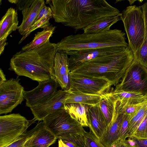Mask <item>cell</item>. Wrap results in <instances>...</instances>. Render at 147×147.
<instances>
[{
    "label": "cell",
    "instance_id": "12",
    "mask_svg": "<svg viewBox=\"0 0 147 147\" xmlns=\"http://www.w3.org/2000/svg\"><path fill=\"white\" fill-rule=\"evenodd\" d=\"M70 91L57 90L47 100L30 108L34 118L43 121L47 116L57 111L65 109L66 101Z\"/></svg>",
    "mask_w": 147,
    "mask_h": 147
},
{
    "label": "cell",
    "instance_id": "18",
    "mask_svg": "<svg viewBox=\"0 0 147 147\" xmlns=\"http://www.w3.org/2000/svg\"><path fill=\"white\" fill-rule=\"evenodd\" d=\"M18 21L17 11L12 7L8 9L0 21V40L7 38L18 29Z\"/></svg>",
    "mask_w": 147,
    "mask_h": 147
},
{
    "label": "cell",
    "instance_id": "3",
    "mask_svg": "<svg viewBox=\"0 0 147 147\" xmlns=\"http://www.w3.org/2000/svg\"><path fill=\"white\" fill-rule=\"evenodd\" d=\"M134 59L133 53L128 45L123 52L85 62L70 72L83 76L105 78L116 86L119 83Z\"/></svg>",
    "mask_w": 147,
    "mask_h": 147
},
{
    "label": "cell",
    "instance_id": "24",
    "mask_svg": "<svg viewBox=\"0 0 147 147\" xmlns=\"http://www.w3.org/2000/svg\"><path fill=\"white\" fill-rule=\"evenodd\" d=\"M117 104V101L110 91L105 94L98 105L107 125L111 121L116 113Z\"/></svg>",
    "mask_w": 147,
    "mask_h": 147
},
{
    "label": "cell",
    "instance_id": "2",
    "mask_svg": "<svg viewBox=\"0 0 147 147\" xmlns=\"http://www.w3.org/2000/svg\"><path fill=\"white\" fill-rule=\"evenodd\" d=\"M58 51L56 44L49 41L35 49L21 50L11 58L9 69L38 82L46 81L53 78L54 59Z\"/></svg>",
    "mask_w": 147,
    "mask_h": 147
},
{
    "label": "cell",
    "instance_id": "8",
    "mask_svg": "<svg viewBox=\"0 0 147 147\" xmlns=\"http://www.w3.org/2000/svg\"><path fill=\"white\" fill-rule=\"evenodd\" d=\"M115 89L147 96V68L134 59Z\"/></svg>",
    "mask_w": 147,
    "mask_h": 147
},
{
    "label": "cell",
    "instance_id": "10",
    "mask_svg": "<svg viewBox=\"0 0 147 147\" xmlns=\"http://www.w3.org/2000/svg\"><path fill=\"white\" fill-rule=\"evenodd\" d=\"M70 75L71 89H75L85 93L103 95L110 92L111 86H114L105 78L83 76L71 73Z\"/></svg>",
    "mask_w": 147,
    "mask_h": 147
},
{
    "label": "cell",
    "instance_id": "11",
    "mask_svg": "<svg viewBox=\"0 0 147 147\" xmlns=\"http://www.w3.org/2000/svg\"><path fill=\"white\" fill-rule=\"evenodd\" d=\"M128 47H113L65 52L69 56L68 61V66L69 70L71 71L85 62L98 57L118 54L123 52Z\"/></svg>",
    "mask_w": 147,
    "mask_h": 147
},
{
    "label": "cell",
    "instance_id": "23",
    "mask_svg": "<svg viewBox=\"0 0 147 147\" xmlns=\"http://www.w3.org/2000/svg\"><path fill=\"white\" fill-rule=\"evenodd\" d=\"M68 55L66 52L60 50H58L55 55L53 63V77L57 82L69 71Z\"/></svg>",
    "mask_w": 147,
    "mask_h": 147
},
{
    "label": "cell",
    "instance_id": "22",
    "mask_svg": "<svg viewBox=\"0 0 147 147\" xmlns=\"http://www.w3.org/2000/svg\"><path fill=\"white\" fill-rule=\"evenodd\" d=\"M121 13L99 19L83 29L86 34H97L110 30L111 26L121 20Z\"/></svg>",
    "mask_w": 147,
    "mask_h": 147
},
{
    "label": "cell",
    "instance_id": "14",
    "mask_svg": "<svg viewBox=\"0 0 147 147\" xmlns=\"http://www.w3.org/2000/svg\"><path fill=\"white\" fill-rule=\"evenodd\" d=\"M124 114L119 113L117 102L116 113L111 121L107 125L100 140L105 147H111L118 140L120 131Z\"/></svg>",
    "mask_w": 147,
    "mask_h": 147
},
{
    "label": "cell",
    "instance_id": "29",
    "mask_svg": "<svg viewBox=\"0 0 147 147\" xmlns=\"http://www.w3.org/2000/svg\"><path fill=\"white\" fill-rule=\"evenodd\" d=\"M44 123L43 121L38 122L34 127L22 135L15 141L6 147H24L25 143L34 136Z\"/></svg>",
    "mask_w": 147,
    "mask_h": 147
},
{
    "label": "cell",
    "instance_id": "5",
    "mask_svg": "<svg viewBox=\"0 0 147 147\" xmlns=\"http://www.w3.org/2000/svg\"><path fill=\"white\" fill-rule=\"evenodd\" d=\"M121 14V20L127 34L128 45L134 55L141 47L144 36L145 21L142 6H128Z\"/></svg>",
    "mask_w": 147,
    "mask_h": 147
},
{
    "label": "cell",
    "instance_id": "39",
    "mask_svg": "<svg viewBox=\"0 0 147 147\" xmlns=\"http://www.w3.org/2000/svg\"><path fill=\"white\" fill-rule=\"evenodd\" d=\"M46 7L45 6L40 11L32 25L36 24L44 16Z\"/></svg>",
    "mask_w": 147,
    "mask_h": 147
},
{
    "label": "cell",
    "instance_id": "25",
    "mask_svg": "<svg viewBox=\"0 0 147 147\" xmlns=\"http://www.w3.org/2000/svg\"><path fill=\"white\" fill-rule=\"evenodd\" d=\"M55 27L50 25L43 28L42 31L38 32L35 34L33 39L29 43L23 47L21 50L26 51L40 47L48 41L55 30Z\"/></svg>",
    "mask_w": 147,
    "mask_h": 147
},
{
    "label": "cell",
    "instance_id": "30",
    "mask_svg": "<svg viewBox=\"0 0 147 147\" xmlns=\"http://www.w3.org/2000/svg\"><path fill=\"white\" fill-rule=\"evenodd\" d=\"M84 145L83 147H105L98 138L90 129L84 136Z\"/></svg>",
    "mask_w": 147,
    "mask_h": 147
},
{
    "label": "cell",
    "instance_id": "21",
    "mask_svg": "<svg viewBox=\"0 0 147 147\" xmlns=\"http://www.w3.org/2000/svg\"><path fill=\"white\" fill-rule=\"evenodd\" d=\"M66 101V104L71 103H80L90 106L98 105L105 94H92L85 93L75 89H71Z\"/></svg>",
    "mask_w": 147,
    "mask_h": 147
},
{
    "label": "cell",
    "instance_id": "17",
    "mask_svg": "<svg viewBox=\"0 0 147 147\" xmlns=\"http://www.w3.org/2000/svg\"><path fill=\"white\" fill-rule=\"evenodd\" d=\"M57 139L55 136L45 126L44 123L36 134L24 143V147H49Z\"/></svg>",
    "mask_w": 147,
    "mask_h": 147
},
{
    "label": "cell",
    "instance_id": "16",
    "mask_svg": "<svg viewBox=\"0 0 147 147\" xmlns=\"http://www.w3.org/2000/svg\"><path fill=\"white\" fill-rule=\"evenodd\" d=\"M88 119L89 129L100 139L107 125L98 105L90 106Z\"/></svg>",
    "mask_w": 147,
    "mask_h": 147
},
{
    "label": "cell",
    "instance_id": "1",
    "mask_svg": "<svg viewBox=\"0 0 147 147\" xmlns=\"http://www.w3.org/2000/svg\"><path fill=\"white\" fill-rule=\"evenodd\" d=\"M46 3L50 6L55 22L76 31L99 19L120 13L105 0H52Z\"/></svg>",
    "mask_w": 147,
    "mask_h": 147
},
{
    "label": "cell",
    "instance_id": "28",
    "mask_svg": "<svg viewBox=\"0 0 147 147\" xmlns=\"http://www.w3.org/2000/svg\"><path fill=\"white\" fill-rule=\"evenodd\" d=\"M63 142L69 147H83L84 145V136L75 133H68L60 136Z\"/></svg>",
    "mask_w": 147,
    "mask_h": 147
},
{
    "label": "cell",
    "instance_id": "13",
    "mask_svg": "<svg viewBox=\"0 0 147 147\" xmlns=\"http://www.w3.org/2000/svg\"><path fill=\"white\" fill-rule=\"evenodd\" d=\"M38 83V85L34 89L29 91L24 90V95L26 100V107L30 108L47 100L57 90L59 86L53 78Z\"/></svg>",
    "mask_w": 147,
    "mask_h": 147
},
{
    "label": "cell",
    "instance_id": "15",
    "mask_svg": "<svg viewBox=\"0 0 147 147\" xmlns=\"http://www.w3.org/2000/svg\"><path fill=\"white\" fill-rule=\"evenodd\" d=\"M45 6L44 0H34L29 8L22 11V20L18 29L20 35L24 36L27 33L40 11Z\"/></svg>",
    "mask_w": 147,
    "mask_h": 147
},
{
    "label": "cell",
    "instance_id": "33",
    "mask_svg": "<svg viewBox=\"0 0 147 147\" xmlns=\"http://www.w3.org/2000/svg\"><path fill=\"white\" fill-rule=\"evenodd\" d=\"M131 136L137 138H147V114Z\"/></svg>",
    "mask_w": 147,
    "mask_h": 147
},
{
    "label": "cell",
    "instance_id": "34",
    "mask_svg": "<svg viewBox=\"0 0 147 147\" xmlns=\"http://www.w3.org/2000/svg\"><path fill=\"white\" fill-rule=\"evenodd\" d=\"M119 134L118 140H125L127 138L129 129V122L131 119L129 115L124 114Z\"/></svg>",
    "mask_w": 147,
    "mask_h": 147
},
{
    "label": "cell",
    "instance_id": "6",
    "mask_svg": "<svg viewBox=\"0 0 147 147\" xmlns=\"http://www.w3.org/2000/svg\"><path fill=\"white\" fill-rule=\"evenodd\" d=\"M28 120L19 113L0 116V147H6L22 135L28 127L36 121Z\"/></svg>",
    "mask_w": 147,
    "mask_h": 147
},
{
    "label": "cell",
    "instance_id": "36",
    "mask_svg": "<svg viewBox=\"0 0 147 147\" xmlns=\"http://www.w3.org/2000/svg\"><path fill=\"white\" fill-rule=\"evenodd\" d=\"M127 140L132 147H147V138H137L133 136Z\"/></svg>",
    "mask_w": 147,
    "mask_h": 147
},
{
    "label": "cell",
    "instance_id": "42",
    "mask_svg": "<svg viewBox=\"0 0 147 147\" xmlns=\"http://www.w3.org/2000/svg\"><path fill=\"white\" fill-rule=\"evenodd\" d=\"M58 147H69L64 143L61 139H59Z\"/></svg>",
    "mask_w": 147,
    "mask_h": 147
},
{
    "label": "cell",
    "instance_id": "43",
    "mask_svg": "<svg viewBox=\"0 0 147 147\" xmlns=\"http://www.w3.org/2000/svg\"><path fill=\"white\" fill-rule=\"evenodd\" d=\"M131 147H132L131 146Z\"/></svg>",
    "mask_w": 147,
    "mask_h": 147
},
{
    "label": "cell",
    "instance_id": "26",
    "mask_svg": "<svg viewBox=\"0 0 147 147\" xmlns=\"http://www.w3.org/2000/svg\"><path fill=\"white\" fill-rule=\"evenodd\" d=\"M143 12L145 24V32L142 45L134 55V59L147 68V2L141 6Z\"/></svg>",
    "mask_w": 147,
    "mask_h": 147
},
{
    "label": "cell",
    "instance_id": "7",
    "mask_svg": "<svg viewBox=\"0 0 147 147\" xmlns=\"http://www.w3.org/2000/svg\"><path fill=\"white\" fill-rule=\"evenodd\" d=\"M43 121L45 127L57 139L66 133H75L84 136L86 132L81 124L73 118L65 109L50 114L44 119Z\"/></svg>",
    "mask_w": 147,
    "mask_h": 147
},
{
    "label": "cell",
    "instance_id": "31",
    "mask_svg": "<svg viewBox=\"0 0 147 147\" xmlns=\"http://www.w3.org/2000/svg\"><path fill=\"white\" fill-rule=\"evenodd\" d=\"M51 17L45 16L42 18L36 24L32 25L30 27L27 33L21 38L18 44H21L30 34L31 32L38 28H43L50 25L49 22L50 19Z\"/></svg>",
    "mask_w": 147,
    "mask_h": 147
},
{
    "label": "cell",
    "instance_id": "19",
    "mask_svg": "<svg viewBox=\"0 0 147 147\" xmlns=\"http://www.w3.org/2000/svg\"><path fill=\"white\" fill-rule=\"evenodd\" d=\"M111 92L118 102L119 109L127 105L142 102L147 99V96L139 92H129L114 89Z\"/></svg>",
    "mask_w": 147,
    "mask_h": 147
},
{
    "label": "cell",
    "instance_id": "38",
    "mask_svg": "<svg viewBox=\"0 0 147 147\" xmlns=\"http://www.w3.org/2000/svg\"><path fill=\"white\" fill-rule=\"evenodd\" d=\"M111 147H131L126 139L118 140L114 143Z\"/></svg>",
    "mask_w": 147,
    "mask_h": 147
},
{
    "label": "cell",
    "instance_id": "27",
    "mask_svg": "<svg viewBox=\"0 0 147 147\" xmlns=\"http://www.w3.org/2000/svg\"><path fill=\"white\" fill-rule=\"evenodd\" d=\"M147 114V102L130 119L127 138L132 136Z\"/></svg>",
    "mask_w": 147,
    "mask_h": 147
},
{
    "label": "cell",
    "instance_id": "32",
    "mask_svg": "<svg viewBox=\"0 0 147 147\" xmlns=\"http://www.w3.org/2000/svg\"><path fill=\"white\" fill-rule=\"evenodd\" d=\"M147 102V99L141 103L128 105L121 109H118L119 112L129 115L131 119Z\"/></svg>",
    "mask_w": 147,
    "mask_h": 147
},
{
    "label": "cell",
    "instance_id": "20",
    "mask_svg": "<svg viewBox=\"0 0 147 147\" xmlns=\"http://www.w3.org/2000/svg\"><path fill=\"white\" fill-rule=\"evenodd\" d=\"M90 106L80 103L66 104L65 110L83 127H89L88 112Z\"/></svg>",
    "mask_w": 147,
    "mask_h": 147
},
{
    "label": "cell",
    "instance_id": "35",
    "mask_svg": "<svg viewBox=\"0 0 147 147\" xmlns=\"http://www.w3.org/2000/svg\"><path fill=\"white\" fill-rule=\"evenodd\" d=\"M57 83L63 90L69 91L71 85L70 71H67Z\"/></svg>",
    "mask_w": 147,
    "mask_h": 147
},
{
    "label": "cell",
    "instance_id": "40",
    "mask_svg": "<svg viewBox=\"0 0 147 147\" xmlns=\"http://www.w3.org/2000/svg\"><path fill=\"white\" fill-rule=\"evenodd\" d=\"M7 38H4L0 40V55L3 53L5 48V46L7 44V43L6 41Z\"/></svg>",
    "mask_w": 147,
    "mask_h": 147
},
{
    "label": "cell",
    "instance_id": "9",
    "mask_svg": "<svg viewBox=\"0 0 147 147\" xmlns=\"http://www.w3.org/2000/svg\"><path fill=\"white\" fill-rule=\"evenodd\" d=\"M19 80L11 78L0 84V114L11 112L23 101L24 90Z\"/></svg>",
    "mask_w": 147,
    "mask_h": 147
},
{
    "label": "cell",
    "instance_id": "37",
    "mask_svg": "<svg viewBox=\"0 0 147 147\" xmlns=\"http://www.w3.org/2000/svg\"><path fill=\"white\" fill-rule=\"evenodd\" d=\"M34 0H8V1L12 3L16 4L18 9L23 11L29 8Z\"/></svg>",
    "mask_w": 147,
    "mask_h": 147
},
{
    "label": "cell",
    "instance_id": "41",
    "mask_svg": "<svg viewBox=\"0 0 147 147\" xmlns=\"http://www.w3.org/2000/svg\"><path fill=\"white\" fill-rule=\"evenodd\" d=\"M5 76L3 70L1 68L0 70V84L6 81Z\"/></svg>",
    "mask_w": 147,
    "mask_h": 147
},
{
    "label": "cell",
    "instance_id": "4",
    "mask_svg": "<svg viewBox=\"0 0 147 147\" xmlns=\"http://www.w3.org/2000/svg\"><path fill=\"white\" fill-rule=\"evenodd\" d=\"M125 33L116 29L97 34L83 33L71 34L56 43L58 50L71 51L94 49L116 46H128Z\"/></svg>",
    "mask_w": 147,
    "mask_h": 147
}]
</instances>
